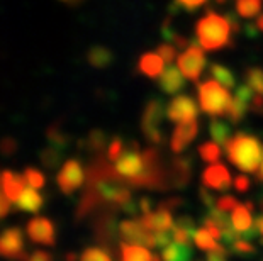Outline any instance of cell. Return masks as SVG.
<instances>
[{"instance_id":"1","label":"cell","mask_w":263,"mask_h":261,"mask_svg":"<svg viewBox=\"0 0 263 261\" xmlns=\"http://www.w3.org/2000/svg\"><path fill=\"white\" fill-rule=\"evenodd\" d=\"M110 165L116 173L129 185L156 190H168L172 187L178 188L173 161L170 166H166L160 151L155 148L139 149L138 144L133 143L129 146H124L122 153L110 161Z\"/></svg>"},{"instance_id":"2","label":"cell","mask_w":263,"mask_h":261,"mask_svg":"<svg viewBox=\"0 0 263 261\" xmlns=\"http://www.w3.org/2000/svg\"><path fill=\"white\" fill-rule=\"evenodd\" d=\"M133 200L131 185L116 173L110 161L97 158L87 170L85 193L77 210V217L83 219L97 207L122 209Z\"/></svg>"},{"instance_id":"3","label":"cell","mask_w":263,"mask_h":261,"mask_svg":"<svg viewBox=\"0 0 263 261\" xmlns=\"http://www.w3.org/2000/svg\"><path fill=\"white\" fill-rule=\"evenodd\" d=\"M229 163L245 173H256L263 159V144L256 136L238 132L226 144Z\"/></svg>"},{"instance_id":"4","label":"cell","mask_w":263,"mask_h":261,"mask_svg":"<svg viewBox=\"0 0 263 261\" xmlns=\"http://www.w3.org/2000/svg\"><path fill=\"white\" fill-rule=\"evenodd\" d=\"M233 26L228 17L209 10L195 22V37L204 51H219L231 44Z\"/></svg>"},{"instance_id":"5","label":"cell","mask_w":263,"mask_h":261,"mask_svg":"<svg viewBox=\"0 0 263 261\" xmlns=\"http://www.w3.org/2000/svg\"><path fill=\"white\" fill-rule=\"evenodd\" d=\"M229 88L222 87L217 80H205L197 85L199 105L211 117H221L226 115L233 97L229 95Z\"/></svg>"},{"instance_id":"6","label":"cell","mask_w":263,"mask_h":261,"mask_svg":"<svg viewBox=\"0 0 263 261\" xmlns=\"http://www.w3.org/2000/svg\"><path fill=\"white\" fill-rule=\"evenodd\" d=\"M165 114H166V109L160 98H151L146 104V107H144V112L141 117V129L149 143L163 144L165 137H163V132L160 129V126H161V121H163Z\"/></svg>"},{"instance_id":"7","label":"cell","mask_w":263,"mask_h":261,"mask_svg":"<svg viewBox=\"0 0 263 261\" xmlns=\"http://www.w3.org/2000/svg\"><path fill=\"white\" fill-rule=\"evenodd\" d=\"M205 66H207V58L199 43H192L185 51L178 56V68H180L183 76L195 83L202 76Z\"/></svg>"},{"instance_id":"8","label":"cell","mask_w":263,"mask_h":261,"mask_svg":"<svg viewBox=\"0 0 263 261\" xmlns=\"http://www.w3.org/2000/svg\"><path fill=\"white\" fill-rule=\"evenodd\" d=\"M117 229H119L117 234L121 236L122 241L133 244H143L146 248H156L155 232L149 231L141 222V219H126L119 222Z\"/></svg>"},{"instance_id":"9","label":"cell","mask_w":263,"mask_h":261,"mask_svg":"<svg viewBox=\"0 0 263 261\" xmlns=\"http://www.w3.org/2000/svg\"><path fill=\"white\" fill-rule=\"evenodd\" d=\"M87 180V173L83 171L80 161L78 159H66L61 165V170L57 175V183L60 187V190L63 193H73L78 190Z\"/></svg>"},{"instance_id":"10","label":"cell","mask_w":263,"mask_h":261,"mask_svg":"<svg viewBox=\"0 0 263 261\" xmlns=\"http://www.w3.org/2000/svg\"><path fill=\"white\" fill-rule=\"evenodd\" d=\"M0 256L5 259H22L26 261V244L24 234L19 227H9L0 232Z\"/></svg>"},{"instance_id":"11","label":"cell","mask_w":263,"mask_h":261,"mask_svg":"<svg viewBox=\"0 0 263 261\" xmlns=\"http://www.w3.org/2000/svg\"><path fill=\"white\" fill-rule=\"evenodd\" d=\"M199 105L190 95H177L172 98V102L166 105V117L177 124L197 121L199 117Z\"/></svg>"},{"instance_id":"12","label":"cell","mask_w":263,"mask_h":261,"mask_svg":"<svg viewBox=\"0 0 263 261\" xmlns=\"http://www.w3.org/2000/svg\"><path fill=\"white\" fill-rule=\"evenodd\" d=\"M26 234L34 244H43V246H53L57 241V229L51 219L36 215L26 226Z\"/></svg>"},{"instance_id":"13","label":"cell","mask_w":263,"mask_h":261,"mask_svg":"<svg viewBox=\"0 0 263 261\" xmlns=\"http://www.w3.org/2000/svg\"><path fill=\"white\" fill-rule=\"evenodd\" d=\"M202 183L204 187L217 192H228L233 185V178L229 170L222 163H211L202 173Z\"/></svg>"},{"instance_id":"14","label":"cell","mask_w":263,"mask_h":261,"mask_svg":"<svg viewBox=\"0 0 263 261\" xmlns=\"http://www.w3.org/2000/svg\"><path fill=\"white\" fill-rule=\"evenodd\" d=\"M199 134V122L197 121H190L178 124L177 129L173 131L172 139H170V148L175 154H180L190 143H192Z\"/></svg>"},{"instance_id":"15","label":"cell","mask_w":263,"mask_h":261,"mask_svg":"<svg viewBox=\"0 0 263 261\" xmlns=\"http://www.w3.org/2000/svg\"><path fill=\"white\" fill-rule=\"evenodd\" d=\"M0 182H2V192L5 193V197H7L12 204H15L19 200L21 193L24 192V188L27 187L24 175H17V173L9 171V170L2 171V175H0Z\"/></svg>"},{"instance_id":"16","label":"cell","mask_w":263,"mask_h":261,"mask_svg":"<svg viewBox=\"0 0 263 261\" xmlns=\"http://www.w3.org/2000/svg\"><path fill=\"white\" fill-rule=\"evenodd\" d=\"M141 222L148 227L149 231L158 232V231H165V229L173 227V215H172L170 209L160 205L158 210H155V212L144 214L141 217Z\"/></svg>"},{"instance_id":"17","label":"cell","mask_w":263,"mask_h":261,"mask_svg":"<svg viewBox=\"0 0 263 261\" xmlns=\"http://www.w3.org/2000/svg\"><path fill=\"white\" fill-rule=\"evenodd\" d=\"M185 87V80H183V73L177 66H166L163 73L160 76V88L166 95H175Z\"/></svg>"},{"instance_id":"18","label":"cell","mask_w":263,"mask_h":261,"mask_svg":"<svg viewBox=\"0 0 263 261\" xmlns=\"http://www.w3.org/2000/svg\"><path fill=\"white\" fill-rule=\"evenodd\" d=\"M165 59L158 53H144L138 61V70L148 78H158L165 70Z\"/></svg>"},{"instance_id":"19","label":"cell","mask_w":263,"mask_h":261,"mask_svg":"<svg viewBox=\"0 0 263 261\" xmlns=\"http://www.w3.org/2000/svg\"><path fill=\"white\" fill-rule=\"evenodd\" d=\"M119 256L121 261H153L155 254H151V251L143 246V244H133L121 241L119 243Z\"/></svg>"},{"instance_id":"20","label":"cell","mask_w":263,"mask_h":261,"mask_svg":"<svg viewBox=\"0 0 263 261\" xmlns=\"http://www.w3.org/2000/svg\"><path fill=\"white\" fill-rule=\"evenodd\" d=\"M19 210H24V212H39L44 205V198L43 195L39 193L37 188H32V187H26L24 192L21 193L19 200L15 202Z\"/></svg>"},{"instance_id":"21","label":"cell","mask_w":263,"mask_h":261,"mask_svg":"<svg viewBox=\"0 0 263 261\" xmlns=\"http://www.w3.org/2000/svg\"><path fill=\"white\" fill-rule=\"evenodd\" d=\"M255 210V205L253 202H245V204H238L236 207L233 209V215H231V220H233V226L234 229L238 232H243L246 229H250L251 226V212Z\"/></svg>"},{"instance_id":"22","label":"cell","mask_w":263,"mask_h":261,"mask_svg":"<svg viewBox=\"0 0 263 261\" xmlns=\"http://www.w3.org/2000/svg\"><path fill=\"white\" fill-rule=\"evenodd\" d=\"M163 261H192L194 251L189 244L180 243H172L170 246H166L161 253Z\"/></svg>"},{"instance_id":"23","label":"cell","mask_w":263,"mask_h":261,"mask_svg":"<svg viewBox=\"0 0 263 261\" xmlns=\"http://www.w3.org/2000/svg\"><path fill=\"white\" fill-rule=\"evenodd\" d=\"M209 134L212 137V141H216L221 146H226L228 141L231 139V126L228 122H222L219 119H212L209 124Z\"/></svg>"},{"instance_id":"24","label":"cell","mask_w":263,"mask_h":261,"mask_svg":"<svg viewBox=\"0 0 263 261\" xmlns=\"http://www.w3.org/2000/svg\"><path fill=\"white\" fill-rule=\"evenodd\" d=\"M194 243H195V246H197L199 249H202V251H205V253L217 251V249H224V246H221V244L217 243V239H214V237L209 234V231H207L205 227L195 231Z\"/></svg>"},{"instance_id":"25","label":"cell","mask_w":263,"mask_h":261,"mask_svg":"<svg viewBox=\"0 0 263 261\" xmlns=\"http://www.w3.org/2000/svg\"><path fill=\"white\" fill-rule=\"evenodd\" d=\"M261 7L263 0H236V14L245 19H253L260 15Z\"/></svg>"},{"instance_id":"26","label":"cell","mask_w":263,"mask_h":261,"mask_svg":"<svg viewBox=\"0 0 263 261\" xmlns=\"http://www.w3.org/2000/svg\"><path fill=\"white\" fill-rule=\"evenodd\" d=\"M211 75H212V78L219 82L222 87H226V88L236 87V76L233 75V71L219 63L211 65Z\"/></svg>"},{"instance_id":"27","label":"cell","mask_w":263,"mask_h":261,"mask_svg":"<svg viewBox=\"0 0 263 261\" xmlns=\"http://www.w3.org/2000/svg\"><path fill=\"white\" fill-rule=\"evenodd\" d=\"M221 144H217L216 141H207L199 146V156L205 163H217L221 159Z\"/></svg>"},{"instance_id":"28","label":"cell","mask_w":263,"mask_h":261,"mask_svg":"<svg viewBox=\"0 0 263 261\" xmlns=\"http://www.w3.org/2000/svg\"><path fill=\"white\" fill-rule=\"evenodd\" d=\"M110 61H112V53L102 46L92 48L90 53H88V63L93 68H105V66L110 65Z\"/></svg>"},{"instance_id":"29","label":"cell","mask_w":263,"mask_h":261,"mask_svg":"<svg viewBox=\"0 0 263 261\" xmlns=\"http://www.w3.org/2000/svg\"><path fill=\"white\" fill-rule=\"evenodd\" d=\"M248 110H251V107L248 104H245V102L239 101V98L233 97L231 105H229L226 115H228V119H229L231 124H239V122L245 119V115H246Z\"/></svg>"},{"instance_id":"30","label":"cell","mask_w":263,"mask_h":261,"mask_svg":"<svg viewBox=\"0 0 263 261\" xmlns=\"http://www.w3.org/2000/svg\"><path fill=\"white\" fill-rule=\"evenodd\" d=\"M78 261H114V259H112V254H110L105 248L90 246L80 254Z\"/></svg>"},{"instance_id":"31","label":"cell","mask_w":263,"mask_h":261,"mask_svg":"<svg viewBox=\"0 0 263 261\" xmlns=\"http://www.w3.org/2000/svg\"><path fill=\"white\" fill-rule=\"evenodd\" d=\"M245 83L263 97V70L261 68H248L245 73Z\"/></svg>"},{"instance_id":"32","label":"cell","mask_w":263,"mask_h":261,"mask_svg":"<svg viewBox=\"0 0 263 261\" xmlns=\"http://www.w3.org/2000/svg\"><path fill=\"white\" fill-rule=\"evenodd\" d=\"M229 248H231V253L238 254V256H251V254L256 253V248L253 246V243L241 239V237L234 241Z\"/></svg>"},{"instance_id":"33","label":"cell","mask_w":263,"mask_h":261,"mask_svg":"<svg viewBox=\"0 0 263 261\" xmlns=\"http://www.w3.org/2000/svg\"><path fill=\"white\" fill-rule=\"evenodd\" d=\"M22 175H24L27 187L37 188V190L44 187V182H46V180H44V175L39 170H36V168H26Z\"/></svg>"},{"instance_id":"34","label":"cell","mask_w":263,"mask_h":261,"mask_svg":"<svg viewBox=\"0 0 263 261\" xmlns=\"http://www.w3.org/2000/svg\"><path fill=\"white\" fill-rule=\"evenodd\" d=\"M207 0H173V10H187V12H195L202 5H205Z\"/></svg>"},{"instance_id":"35","label":"cell","mask_w":263,"mask_h":261,"mask_svg":"<svg viewBox=\"0 0 263 261\" xmlns=\"http://www.w3.org/2000/svg\"><path fill=\"white\" fill-rule=\"evenodd\" d=\"M155 237H156V248L165 249L166 246H170L172 243H175V232H173V227L155 232Z\"/></svg>"},{"instance_id":"36","label":"cell","mask_w":263,"mask_h":261,"mask_svg":"<svg viewBox=\"0 0 263 261\" xmlns=\"http://www.w3.org/2000/svg\"><path fill=\"white\" fill-rule=\"evenodd\" d=\"M156 53L165 59L166 65H172L173 59L177 58V48L173 46V44H160V46L156 48Z\"/></svg>"},{"instance_id":"37","label":"cell","mask_w":263,"mask_h":261,"mask_svg":"<svg viewBox=\"0 0 263 261\" xmlns=\"http://www.w3.org/2000/svg\"><path fill=\"white\" fill-rule=\"evenodd\" d=\"M122 149H124V143H122L119 137L112 139V143H110L109 148H107V159L109 161H114L122 153Z\"/></svg>"},{"instance_id":"38","label":"cell","mask_w":263,"mask_h":261,"mask_svg":"<svg viewBox=\"0 0 263 261\" xmlns=\"http://www.w3.org/2000/svg\"><path fill=\"white\" fill-rule=\"evenodd\" d=\"M238 204H239V202H238L233 195H222V197L217 198L216 207H217V209H221V210H224V212H228V210H233Z\"/></svg>"},{"instance_id":"39","label":"cell","mask_w":263,"mask_h":261,"mask_svg":"<svg viewBox=\"0 0 263 261\" xmlns=\"http://www.w3.org/2000/svg\"><path fill=\"white\" fill-rule=\"evenodd\" d=\"M234 188H236V192H239V193H246L250 190V187H251V182H250V178L248 176H245V175H239V176H236L234 178Z\"/></svg>"},{"instance_id":"40","label":"cell","mask_w":263,"mask_h":261,"mask_svg":"<svg viewBox=\"0 0 263 261\" xmlns=\"http://www.w3.org/2000/svg\"><path fill=\"white\" fill-rule=\"evenodd\" d=\"M199 197H200V200H202V204L205 205L207 209H211V207H216V204H217V200L214 198V195H212V193L207 190L205 187H202L199 190Z\"/></svg>"},{"instance_id":"41","label":"cell","mask_w":263,"mask_h":261,"mask_svg":"<svg viewBox=\"0 0 263 261\" xmlns=\"http://www.w3.org/2000/svg\"><path fill=\"white\" fill-rule=\"evenodd\" d=\"M173 226H177V227H182V229H187V231H190V232H194L195 234V222H194V219L192 217H178L175 222H173Z\"/></svg>"},{"instance_id":"42","label":"cell","mask_w":263,"mask_h":261,"mask_svg":"<svg viewBox=\"0 0 263 261\" xmlns=\"http://www.w3.org/2000/svg\"><path fill=\"white\" fill-rule=\"evenodd\" d=\"M26 261H53V256L48 251H43V249H37V251L31 253L29 256L26 258Z\"/></svg>"},{"instance_id":"43","label":"cell","mask_w":263,"mask_h":261,"mask_svg":"<svg viewBox=\"0 0 263 261\" xmlns=\"http://www.w3.org/2000/svg\"><path fill=\"white\" fill-rule=\"evenodd\" d=\"M10 202L7 197H5V193L2 192V188H0V219H4L5 215L10 212Z\"/></svg>"},{"instance_id":"44","label":"cell","mask_w":263,"mask_h":261,"mask_svg":"<svg viewBox=\"0 0 263 261\" xmlns=\"http://www.w3.org/2000/svg\"><path fill=\"white\" fill-rule=\"evenodd\" d=\"M207 261H228V251L224 249H217V251H209L205 256Z\"/></svg>"},{"instance_id":"45","label":"cell","mask_w":263,"mask_h":261,"mask_svg":"<svg viewBox=\"0 0 263 261\" xmlns=\"http://www.w3.org/2000/svg\"><path fill=\"white\" fill-rule=\"evenodd\" d=\"M139 209H141L144 214L151 212V200L149 198H141V202H139Z\"/></svg>"},{"instance_id":"46","label":"cell","mask_w":263,"mask_h":261,"mask_svg":"<svg viewBox=\"0 0 263 261\" xmlns=\"http://www.w3.org/2000/svg\"><path fill=\"white\" fill-rule=\"evenodd\" d=\"M256 227H258V232H260V237H261V243H263V215H260L258 219H256Z\"/></svg>"},{"instance_id":"47","label":"cell","mask_w":263,"mask_h":261,"mask_svg":"<svg viewBox=\"0 0 263 261\" xmlns=\"http://www.w3.org/2000/svg\"><path fill=\"white\" fill-rule=\"evenodd\" d=\"M256 29L263 32V14L258 15V19H256Z\"/></svg>"},{"instance_id":"48","label":"cell","mask_w":263,"mask_h":261,"mask_svg":"<svg viewBox=\"0 0 263 261\" xmlns=\"http://www.w3.org/2000/svg\"><path fill=\"white\" fill-rule=\"evenodd\" d=\"M256 173H258V180L263 182V159H261V165H260V168H258V171H256Z\"/></svg>"},{"instance_id":"49","label":"cell","mask_w":263,"mask_h":261,"mask_svg":"<svg viewBox=\"0 0 263 261\" xmlns=\"http://www.w3.org/2000/svg\"><path fill=\"white\" fill-rule=\"evenodd\" d=\"M216 2H217V4H224L226 0H216Z\"/></svg>"},{"instance_id":"50","label":"cell","mask_w":263,"mask_h":261,"mask_svg":"<svg viewBox=\"0 0 263 261\" xmlns=\"http://www.w3.org/2000/svg\"><path fill=\"white\" fill-rule=\"evenodd\" d=\"M258 112H261V114H263V107H261V109H260V110H258Z\"/></svg>"},{"instance_id":"51","label":"cell","mask_w":263,"mask_h":261,"mask_svg":"<svg viewBox=\"0 0 263 261\" xmlns=\"http://www.w3.org/2000/svg\"><path fill=\"white\" fill-rule=\"evenodd\" d=\"M0 188H2V182H0Z\"/></svg>"}]
</instances>
